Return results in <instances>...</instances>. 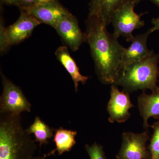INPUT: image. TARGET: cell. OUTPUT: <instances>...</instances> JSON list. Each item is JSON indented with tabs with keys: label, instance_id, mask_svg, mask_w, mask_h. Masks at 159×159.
<instances>
[{
	"label": "cell",
	"instance_id": "obj_1",
	"mask_svg": "<svg viewBox=\"0 0 159 159\" xmlns=\"http://www.w3.org/2000/svg\"><path fill=\"white\" fill-rule=\"evenodd\" d=\"M85 25V42L89 46L98 78L104 84H115L121 72L125 48L97 18L89 15Z\"/></svg>",
	"mask_w": 159,
	"mask_h": 159
},
{
	"label": "cell",
	"instance_id": "obj_2",
	"mask_svg": "<svg viewBox=\"0 0 159 159\" xmlns=\"http://www.w3.org/2000/svg\"><path fill=\"white\" fill-rule=\"evenodd\" d=\"M0 159H30L37 147L20 115L0 114Z\"/></svg>",
	"mask_w": 159,
	"mask_h": 159
},
{
	"label": "cell",
	"instance_id": "obj_3",
	"mask_svg": "<svg viewBox=\"0 0 159 159\" xmlns=\"http://www.w3.org/2000/svg\"><path fill=\"white\" fill-rule=\"evenodd\" d=\"M159 54L153 52L145 59L123 68L115 85L122 86L127 93L157 89L159 76Z\"/></svg>",
	"mask_w": 159,
	"mask_h": 159
},
{
	"label": "cell",
	"instance_id": "obj_4",
	"mask_svg": "<svg viewBox=\"0 0 159 159\" xmlns=\"http://www.w3.org/2000/svg\"><path fill=\"white\" fill-rule=\"evenodd\" d=\"M2 93L0 97V114L20 115L31 111V105L22 90L1 72Z\"/></svg>",
	"mask_w": 159,
	"mask_h": 159
},
{
	"label": "cell",
	"instance_id": "obj_5",
	"mask_svg": "<svg viewBox=\"0 0 159 159\" xmlns=\"http://www.w3.org/2000/svg\"><path fill=\"white\" fill-rule=\"evenodd\" d=\"M135 5L134 2L129 3L118 9L113 16L111 22L114 27L113 34L117 38L123 36L130 42L134 37L133 32L145 25L141 17L145 13L139 14L135 12Z\"/></svg>",
	"mask_w": 159,
	"mask_h": 159
},
{
	"label": "cell",
	"instance_id": "obj_6",
	"mask_svg": "<svg viewBox=\"0 0 159 159\" xmlns=\"http://www.w3.org/2000/svg\"><path fill=\"white\" fill-rule=\"evenodd\" d=\"M149 139L147 130L141 133H123L117 159H150V152L146 146Z\"/></svg>",
	"mask_w": 159,
	"mask_h": 159
},
{
	"label": "cell",
	"instance_id": "obj_7",
	"mask_svg": "<svg viewBox=\"0 0 159 159\" xmlns=\"http://www.w3.org/2000/svg\"><path fill=\"white\" fill-rule=\"evenodd\" d=\"M39 21L54 29L60 22L71 14L57 0L43 5H34L29 8L20 9Z\"/></svg>",
	"mask_w": 159,
	"mask_h": 159
},
{
	"label": "cell",
	"instance_id": "obj_8",
	"mask_svg": "<svg viewBox=\"0 0 159 159\" xmlns=\"http://www.w3.org/2000/svg\"><path fill=\"white\" fill-rule=\"evenodd\" d=\"M134 107L129 93L120 91L116 85L112 84L110 99L107 105V111L109 116V122L112 123L125 122L131 116L129 111Z\"/></svg>",
	"mask_w": 159,
	"mask_h": 159
},
{
	"label": "cell",
	"instance_id": "obj_9",
	"mask_svg": "<svg viewBox=\"0 0 159 159\" xmlns=\"http://www.w3.org/2000/svg\"><path fill=\"white\" fill-rule=\"evenodd\" d=\"M18 19L6 28V33L9 47L22 42L31 36L33 30L41 23L31 15L20 10Z\"/></svg>",
	"mask_w": 159,
	"mask_h": 159
},
{
	"label": "cell",
	"instance_id": "obj_10",
	"mask_svg": "<svg viewBox=\"0 0 159 159\" xmlns=\"http://www.w3.org/2000/svg\"><path fill=\"white\" fill-rule=\"evenodd\" d=\"M55 29L63 43L72 51H77L82 43L85 42L84 33L80 28L77 17L73 14L65 18Z\"/></svg>",
	"mask_w": 159,
	"mask_h": 159
},
{
	"label": "cell",
	"instance_id": "obj_11",
	"mask_svg": "<svg viewBox=\"0 0 159 159\" xmlns=\"http://www.w3.org/2000/svg\"><path fill=\"white\" fill-rule=\"evenodd\" d=\"M154 31L151 28L145 33L134 36L129 47L124 49L121 70L126 66L145 59L153 53V51L149 50L147 47V40L149 35Z\"/></svg>",
	"mask_w": 159,
	"mask_h": 159
},
{
	"label": "cell",
	"instance_id": "obj_12",
	"mask_svg": "<svg viewBox=\"0 0 159 159\" xmlns=\"http://www.w3.org/2000/svg\"><path fill=\"white\" fill-rule=\"evenodd\" d=\"M131 2H134V0H91L89 3V15L97 18L107 27L111 24L112 18L115 12Z\"/></svg>",
	"mask_w": 159,
	"mask_h": 159
},
{
	"label": "cell",
	"instance_id": "obj_13",
	"mask_svg": "<svg viewBox=\"0 0 159 159\" xmlns=\"http://www.w3.org/2000/svg\"><path fill=\"white\" fill-rule=\"evenodd\" d=\"M138 107L143 120V127L146 130L150 126L148 123L151 117L159 118V87L151 94L143 92L138 98Z\"/></svg>",
	"mask_w": 159,
	"mask_h": 159
},
{
	"label": "cell",
	"instance_id": "obj_14",
	"mask_svg": "<svg viewBox=\"0 0 159 159\" xmlns=\"http://www.w3.org/2000/svg\"><path fill=\"white\" fill-rule=\"evenodd\" d=\"M55 55L70 75L74 82L75 91L77 92L79 83L83 84H85L89 77L83 76L80 74L79 67L71 56L66 46H61L58 48L55 51Z\"/></svg>",
	"mask_w": 159,
	"mask_h": 159
},
{
	"label": "cell",
	"instance_id": "obj_15",
	"mask_svg": "<svg viewBox=\"0 0 159 159\" xmlns=\"http://www.w3.org/2000/svg\"><path fill=\"white\" fill-rule=\"evenodd\" d=\"M77 133L76 131L66 129L61 127L54 131L53 141L55 144L56 148L48 154L47 156L54 154L57 152L59 155L64 152L70 151L76 145L75 139Z\"/></svg>",
	"mask_w": 159,
	"mask_h": 159
},
{
	"label": "cell",
	"instance_id": "obj_16",
	"mask_svg": "<svg viewBox=\"0 0 159 159\" xmlns=\"http://www.w3.org/2000/svg\"><path fill=\"white\" fill-rule=\"evenodd\" d=\"M26 130L29 134L34 135V141L39 143L40 148L43 145L48 144L49 139L54 136V129L38 116L35 117L34 122Z\"/></svg>",
	"mask_w": 159,
	"mask_h": 159
},
{
	"label": "cell",
	"instance_id": "obj_17",
	"mask_svg": "<svg viewBox=\"0 0 159 159\" xmlns=\"http://www.w3.org/2000/svg\"><path fill=\"white\" fill-rule=\"evenodd\" d=\"M151 126L153 129V133L148 148L150 159H159V118Z\"/></svg>",
	"mask_w": 159,
	"mask_h": 159
},
{
	"label": "cell",
	"instance_id": "obj_18",
	"mask_svg": "<svg viewBox=\"0 0 159 159\" xmlns=\"http://www.w3.org/2000/svg\"><path fill=\"white\" fill-rule=\"evenodd\" d=\"M85 148L90 159H107L102 145L95 142L93 145H86Z\"/></svg>",
	"mask_w": 159,
	"mask_h": 159
},
{
	"label": "cell",
	"instance_id": "obj_19",
	"mask_svg": "<svg viewBox=\"0 0 159 159\" xmlns=\"http://www.w3.org/2000/svg\"><path fill=\"white\" fill-rule=\"evenodd\" d=\"M1 40H0V47H1V52L6 51L9 48L7 37L6 33V28L3 25V20H1Z\"/></svg>",
	"mask_w": 159,
	"mask_h": 159
},
{
	"label": "cell",
	"instance_id": "obj_20",
	"mask_svg": "<svg viewBox=\"0 0 159 159\" xmlns=\"http://www.w3.org/2000/svg\"><path fill=\"white\" fill-rule=\"evenodd\" d=\"M35 0H20V9L29 8L34 6Z\"/></svg>",
	"mask_w": 159,
	"mask_h": 159
},
{
	"label": "cell",
	"instance_id": "obj_21",
	"mask_svg": "<svg viewBox=\"0 0 159 159\" xmlns=\"http://www.w3.org/2000/svg\"><path fill=\"white\" fill-rule=\"evenodd\" d=\"M152 23L153 25L152 27L154 31H159V17L153 18L152 20Z\"/></svg>",
	"mask_w": 159,
	"mask_h": 159
},
{
	"label": "cell",
	"instance_id": "obj_22",
	"mask_svg": "<svg viewBox=\"0 0 159 159\" xmlns=\"http://www.w3.org/2000/svg\"><path fill=\"white\" fill-rule=\"evenodd\" d=\"M3 3L9 5L19 6L20 0H2Z\"/></svg>",
	"mask_w": 159,
	"mask_h": 159
},
{
	"label": "cell",
	"instance_id": "obj_23",
	"mask_svg": "<svg viewBox=\"0 0 159 159\" xmlns=\"http://www.w3.org/2000/svg\"><path fill=\"white\" fill-rule=\"evenodd\" d=\"M54 0H35L34 5H43L48 4L52 2Z\"/></svg>",
	"mask_w": 159,
	"mask_h": 159
},
{
	"label": "cell",
	"instance_id": "obj_24",
	"mask_svg": "<svg viewBox=\"0 0 159 159\" xmlns=\"http://www.w3.org/2000/svg\"><path fill=\"white\" fill-rule=\"evenodd\" d=\"M152 3L155 4L159 8V0H150Z\"/></svg>",
	"mask_w": 159,
	"mask_h": 159
},
{
	"label": "cell",
	"instance_id": "obj_25",
	"mask_svg": "<svg viewBox=\"0 0 159 159\" xmlns=\"http://www.w3.org/2000/svg\"><path fill=\"white\" fill-rule=\"evenodd\" d=\"M30 159H45L44 157H34L33 156Z\"/></svg>",
	"mask_w": 159,
	"mask_h": 159
},
{
	"label": "cell",
	"instance_id": "obj_26",
	"mask_svg": "<svg viewBox=\"0 0 159 159\" xmlns=\"http://www.w3.org/2000/svg\"><path fill=\"white\" fill-rule=\"evenodd\" d=\"M142 1H143V0H134L136 5V4H138V3L140 2H142Z\"/></svg>",
	"mask_w": 159,
	"mask_h": 159
}]
</instances>
